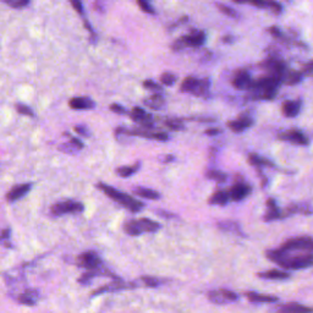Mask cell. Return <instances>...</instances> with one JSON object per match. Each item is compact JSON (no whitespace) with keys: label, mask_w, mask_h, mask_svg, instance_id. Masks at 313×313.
Returning <instances> with one entry per match:
<instances>
[{"label":"cell","mask_w":313,"mask_h":313,"mask_svg":"<svg viewBox=\"0 0 313 313\" xmlns=\"http://www.w3.org/2000/svg\"><path fill=\"white\" fill-rule=\"evenodd\" d=\"M267 257L285 269H304L313 266V253L306 252L304 255L291 256L283 252L279 248L267 252Z\"/></svg>","instance_id":"6da1fadb"},{"label":"cell","mask_w":313,"mask_h":313,"mask_svg":"<svg viewBox=\"0 0 313 313\" xmlns=\"http://www.w3.org/2000/svg\"><path fill=\"white\" fill-rule=\"evenodd\" d=\"M280 84V81L278 78L267 75L251 82L247 91L250 92V96L253 99L271 101V99L275 98L276 92H278Z\"/></svg>","instance_id":"7a4b0ae2"},{"label":"cell","mask_w":313,"mask_h":313,"mask_svg":"<svg viewBox=\"0 0 313 313\" xmlns=\"http://www.w3.org/2000/svg\"><path fill=\"white\" fill-rule=\"evenodd\" d=\"M99 190H101L103 194L107 195L109 198H112L113 201L117 202L119 204H121L122 207H125L126 209H129L132 213H138L140 210L143 209V203L140 202L138 199L133 198L130 195L125 194V192L119 191V190L114 189L113 186H109L107 184H98L97 185Z\"/></svg>","instance_id":"3957f363"},{"label":"cell","mask_w":313,"mask_h":313,"mask_svg":"<svg viewBox=\"0 0 313 313\" xmlns=\"http://www.w3.org/2000/svg\"><path fill=\"white\" fill-rule=\"evenodd\" d=\"M161 225L148 218H141V219H132L125 223L124 232L131 236H140L145 233H156L160 230Z\"/></svg>","instance_id":"277c9868"},{"label":"cell","mask_w":313,"mask_h":313,"mask_svg":"<svg viewBox=\"0 0 313 313\" xmlns=\"http://www.w3.org/2000/svg\"><path fill=\"white\" fill-rule=\"evenodd\" d=\"M206 38L207 36L203 31H192L189 35L176 39L171 48H173V50H175V52H180L181 49H184V48L186 47H201V45L204 44V42H206Z\"/></svg>","instance_id":"5b68a950"},{"label":"cell","mask_w":313,"mask_h":313,"mask_svg":"<svg viewBox=\"0 0 313 313\" xmlns=\"http://www.w3.org/2000/svg\"><path fill=\"white\" fill-rule=\"evenodd\" d=\"M84 210L83 203L78 201H73V199H65V201L58 202V203L53 204L50 208V213L54 217H63L66 214H78Z\"/></svg>","instance_id":"8992f818"},{"label":"cell","mask_w":313,"mask_h":313,"mask_svg":"<svg viewBox=\"0 0 313 313\" xmlns=\"http://www.w3.org/2000/svg\"><path fill=\"white\" fill-rule=\"evenodd\" d=\"M117 135H126V136H137V137H143V138H150V140H156L161 141V142H165L169 140V135L163 131H151L147 129H136V130H130L125 129V127H119V129L115 130Z\"/></svg>","instance_id":"52a82bcc"},{"label":"cell","mask_w":313,"mask_h":313,"mask_svg":"<svg viewBox=\"0 0 313 313\" xmlns=\"http://www.w3.org/2000/svg\"><path fill=\"white\" fill-rule=\"evenodd\" d=\"M284 252H292V251H305V252L313 253V237L310 236H300V237L290 238L280 247Z\"/></svg>","instance_id":"ba28073f"},{"label":"cell","mask_w":313,"mask_h":313,"mask_svg":"<svg viewBox=\"0 0 313 313\" xmlns=\"http://www.w3.org/2000/svg\"><path fill=\"white\" fill-rule=\"evenodd\" d=\"M208 299L215 305H225L228 302H235L238 300V295L230 290L220 289L208 292Z\"/></svg>","instance_id":"9c48e42d"},{"label":"cell","mask_w":313,"mask_h":313,"mask_svg":"<svg viewBox=\"0 0 313 313\" xmlns=\"http://www.w3.org/2000/svg\"><path fill=\"white\" fill-rule=\"evenodd\" d=\"M278 137L279 140L285 141V142L294 143V145H299V146H307L310 143L309 137H307V136L300 130L284 131V132L279 133Z\"/></svg>","instance_id":"30bf717a"},{"label":"cell","mask_w":313,"mask_h":313,"mask_svg":"<svg viewBox=\"0 0 313 313\" xmlns=\"http://www.w3.org/2000/svg\"><path fill=\"white\" fill-rule=\"evenodd\" d=\"M130 117H131V119L133 120V121L137 122V124H140V125H142V129L151 130L153 126H155L152 114L145 112L142 108H140V107L133 108L132 112H131V114H130Z\"/></svg>","instance_id":"8fae6325"},{"label":"cell","mask_w":313,"mask_h":313,"mask_svg":"<svg viewBox=\"0 0 313 313\" xmlns=\"http://www.w3.org/2000/svg\"><path fill=\"white\" fill-rule=\"evenodd\" d=\"M274 312L275 313H313V309H311V307L304 306V305L291 302V304L278 305V306L274 309Z\"/></svg>","instance_id":"7c38bea8"},{"label":"cell","mask_w":313,"mask_h":313,"mask_svg":"<svg viewBox=\"0 0 313 313\" xmlns=\"http://www.w3.org/2000/svg\"><path fill=\"white\" fill-rule=\"evenodd\" d=\"M39 296L40 295L38 290L28 287V289H25L21 294H19L17 301L22 305H26V306H35L39 300Z\"/></svg>","instance_id":"4fadbf2b"},{"label":"cell","mask_w":313,"mask_h":313,"mask_svg":"<svg viewBox=\"0 0 313 313\" xmlns=\"http://www.w3.org/2000/svg\"><path fill=\"white\" fill-rule=\"evenodd\" d=\"M32 189V185L31 184H21V185H17V186L12 187L6 195V199L9 202H16L19 199L24 198L25 196L31 191Z\"/></svg>","instance_id":"5bb4252c"},{"label":"cell","mask_w":313,"mask_h":313,"mask_svg":"<svg viewBox=\"0 0 313 313\" xmlns=\"http://www.w3.org/2000/svg\"><path fill=\"white\" fill-rule=\"evenodd\" d=\"M252 125L253 120L252 117H250L248 115H241L238 119L228 122V127H229L230 130L234 131V132H242V131L247 130L248 127H251Z\"/></svg>","instance_id":"9a60e30c"},{"label":"cell","mask_w":313,"mask_h":313,"mask_svg":"<svg viewBox=\"0 0 313 313\" xmlns=\"http://www.w3.org/2000/svg\"><path fill=\"white\" fill-rule=\"evenodd\" d=\"M250 194H251V187L248 186V185L242 184V183L234 185L229 191L230 199H233V201H236V202L245 199Z\"/></svg>","instance_id":"2e32d148"},{"label":"cell","mask_w":313,"mask_h":313,"mask_svg":"<svg viewBox=\"0 0 313 313\" xmlns=\"http://www.w3.org/2000/svg\"><path fill=\"white\" fill-rule=\"evenodd\" d=\"M251 82H252V78H251L250 74L246 70H241L233 78V86L236 89H240V91H247Z\"/></svg>","instance_id":"e0dca14e"},{"label":"cell","mask_w":313,"mask_h":313,"mask_svg":"<svg viewBox=\"0 0 313 313\" xmlns=\"http://www.w3.org/2000/svg\"><path fill=\"white\" fill-rule=\"evenodd\" d=\"M301 109V102L300 101H286L284 102L281 110L286 117H295L299 115Z\"/></svg>","instance_id":"ac0fdd59"},{"label":"cell","mask_w":313,"mask_h":313,"mask_svg":"<svg viewBox=\"0 0 313 313\" xmlns=\"http://www.w3.org/2000/svg\"><path fill=\"white\" fill-rule=\"evenodd\" d=\"M70 107L76 110H83V109H92L94 108V102L88 97H78V98H73L69 102Z\"/></svg>","instance_id":"d6986e66"},{"label":"cell","mask_w":313,"mask_h":313,"mask_svg":"<svg viewBox=\"0 0 313 313\" xmlns=\"http://www.w3.org/2000/svg\"><path fill=\"white\" fill-rule=\"evenodd\" d=\"M247 299L253 304H274L278 301V297L272 296V295L257 294V292H247L246 294Z\"/></svg>","instance_id":"ffe728a7"},{"label":"cell","mask_w":313,"mask_h":313,"mask_svg":"<svg viewBox=\"0 0 313 313\" xmlns=\"http://www.w3.org/2000/svg\"><path fill=\"white\" fill-rule=\"evenodd\" d=\"M267 204H268V210H267L264 220H267V222H272V220H276V219H279V218L284 217L283 213H281V210L279 209L278 204L275 203V201H274L273 198L268 199Z\"/></svg>","instance_id":"44dd1931"},{"label":"cell","mask_w":313,"mask_h":313,"mask_svg":"<svg viewBox=\"0 0 313 313\" xmlns=\"http://www.w3.org/2000/svg\"><path fill=\"white\" fill-rule=\"evenodd\" d=\"M258 276L262 279H268V280H285L290 278V274L286 272L279 271V269H272V271L258 273Z\"/></svg>","instance_id":"7402d4cb"},{"label":"cell","mask_w":313,"mask_h":313,"mask_svg":"<svg viewBox=\"0 0 313 313\" xmlns=\"http://www.w3.org/2000/svg\"><path fill=\"white\" fill-rule=\"evenodd\" d=\"M302 78H304L302 73H300V71H296V70H289V69H287L285 74L283 75V78H281V83H286V84H290V86H294V84L300 83Z\"/></svg>","instance_id":"603a6c76"},{"label":"cell","mask_w":313,"mask_h":313,"mask_svg":"<svg viewBox=\"0 0 313 313\" xmlns=\"http://www.w3.org/2000/svg\"><path fill=\"white\" fill-rule=\"evenodd\" d=\"M129 287H132V285H127L126 283H124V281H121L119 279V280H115L114 283L108 284V285H105L103 287H101V289L96 290V291H94V295H101V294H104V292L119 291V290L129 289Z\"/></svg>","instance_id":"cb8c5ba5"},{"label":"cell","mask_w":313,"mask_h":313,"mask_svg":"<svg viewBox=\"0 0 313 313\" xmlns=\"http://www.w3.org/2000/svg\"><path fill=\"white\" fill-rule=\"evenodd\" d=\"M230 196L228 191H217L215 194L212 195V197L209 198V203L214 204V206H225V204L229 203Z\"/></svg>","instance_id":"d4e9b609"},{"label":"cell","mask_w":313,"mask_h":313,"mask_svg":"<svg viewBox=\"0 0 313 313\" xmlns=\"http://www.w3.org/2000/svg\"><path fill=\"white\" fill-rule=\"evenodd\" d=\"M145 104L153 110H160L161 108L165 105V101H164V98L161 94L156 93V94H153V96H151L150 98L145 99Z\"/></svg>","instance_id":"484cf974"},{"label":"cell","mask_w":313,"mask_h":313,"mask_svg":"<svg viewBox=\"0 0 313 313\" xmlns=\"http://www.w3.org/2000/svg\"><path fill=\"white\" fill-rule=\"evenodd\" d=\"M218 228H219V229H222L223 232L234 233V234H237V235H243L240 225H238L237 223L232 222V220H227V222L218 223Z\"/></svg>","instance_id":"4316f807"},{"label":"cell","mask_w":313,"mask_h":313,"mask_svg":"<svg viewBox=\"0 0 313 313\" xmlns=\"http://www.w3.org/2000/svg\"><path fill=\"white\" fill-rule=\"evenodd\" d=\"M133 192H135L137 196L142 197V198H147V199H159L160 198V194H159L158 191H156V190H152V189H146V187H136V189L133 190Z\"/></svg>","instance_id":"83f0119b"},{"label":"cell","mask_w":313,"mask_h":313,"mask_svg":"<svg viewBox=\"0 0 313 313\" xmlns=\"http://www.w3.org/2000/svg\"><path fill=\"white\" fill-rule=\"evenodd\" d=\"M210 88V79L209 78H198V82L196 84V88H195L194 93L197 97H203L206 96L209 92Z\"/></svg>","instance_id":"f1b7e54d"},{"label":"cell","mask_w":313,"mask_h":313,"mask_svg":"<svg viewBox=\"0 0 313 313\" xmlns=\"http://www.w3.org/2000/svg\"><path fill=\"white\" fill-rule=\"evenodd\" d=\"M248 163L252 164V165H255V166H260V168H262V166H274L273 161L269 160V159H267V158H264V156L255 155V153H252V155L248 156Z\"/></svg>","instance_id":"f546056e"},{"label":"cell","mask_w":313,"mask_h":313,"mask_svg":"<svg viewBox=\"0 0 313 313\" xmlns=\"http://www.w3.org/2000/svg\"><path fill=\"white\" fill-rule=\"evenodd\" d=\"M197 82H198V78H194V76H189V78H186L183 82H181L180 89L183 92H186V93L192 94L194 93L195 88H196Z\"/></svg>","instance_id":"4dcf8cb0"},{"label":"cell","mask_w":313,"mask_h":313,"mask_svg":"<svg viewBox=\"0 0 313 313\" xmlns=\"http://www.w3.org/2000/svg\"><path fill=\"white\" fill-rule=\"evenodd\" d=\"M140 166H141L140 163H136L135 165H131V166H121V168L117 169V173L119 174L121 178H129V176L133 175L135 173H137Z\"/></svg>","instance_id":"1f68e13d"},{"label":"cell","mask_w":313,"mask_h":313,"mask_svg":"<svg viewBox=\"0 0 313 313\" xmlns=\"http://www.w3.org/2000/svg\"><path fill=\"white\" fill-rule=\"evenodd\" d=\"M287 210V214H295V213H302V214H311L313 212L311 206L309 204H294V206H290Z\"/></svg>","instance_id":"d6a6232c"},{"label":"cell","mask_w":313,"mask_h":313,"mask_svg":"<svg viewBox=\"0 0 313 313\" xmlns=\"http://www.w3.org/2000/svg\"><path fill=\"white\" fill-rule=\"evenodd\" d=\"M164 125L168 126L170 130H174V131H180L185 129L184 121L180 119H166L164 120Z\"/></svg>","instance_id":"836d02e7"},{"label":"cell","mask_w":313,"mask_h":313,"mask_svg":"<svg viewBox=\"0 0 313 313\" xmlns=\"http://www.w3.org/2000/svg\"><path fill=\"white\" fill-rule=\"evenodd\" d=\"M0 245L5 247H11V229L6 228L0 232Z\"/></svg>","instance_id":"e575fe53"},{"label":"cell","mask_w":313,"mask_h":313,"mask_svg":"<svg viewBox=\"0 0 313 313\" xmlns=\"http://www.w3.org/2000/svg\"><path fill=\"white\" fill-rule=\"evenodd\" d=\"M207 178L218 181V183H224V181L228 179V175L219 170H209L208 173H207Z\"/></svg>","instance_id":"d590c367"},{"label":"cell","mask_w":313,"mask_h":313,"mask_svg":"<svg viewBox=\"0 0 313 313\" xmlns=\"http://www.w3.org/2000/svg\"><path fill=\"white\" fill-rule=\"evenodd\" d=\"M217 7L219 9L220 12H223L224 15H227V16L232 17V19H237V11H236L235 9H233V7L228 6V5H224V4H217Z\"/></svg>","instance_id":"8d00e7d4"},{"label":"cell","mask_w":313,"mask_h":313,"mask_svg":"<svg viewBox=\"0 0 313 313\" xmlns=\"http://www.w3.org/2000/svg\"><path fill=\"white\" fill-rule=\"evenodd\" d=\"M266 9H269L272 12H274V14L276 15L283 12V6H281V4H279L278 1H275V0H267Z\"/></svg>","instance_id":"74e56055"},{"label":"cell","mask_w":313,"mask_h":313,"mask_svg":"<svg viewBox=\"0 0 313 313\" xmlns=\"http://www.w3.org/2000/svg\"><path fill=\"white\" fill-rule=\"evenodd\" d=\"M2 1L9 6L14 7V9H22V7H26L30 4L31 0H2Z\"/></svg>","instance_id":"f35d334b"},{"label":"cell","mask_w":313,"mask_h":313,"mask_svg":"<svg viewBox=\"0 0 313 313\" xmlns=\"http://www.w3.org/2000/svg\"><path fill=\"white\" fill-rule=\"evenodd\" d=\"M268 31H269V33H271V35L273 36L274 38H276L278 40H281V42H286V43L290 42L289 38H287L286 36L284 35V33L281 32V31L279 30L278 27H271Z\"/></svg>","instance_id":"ab89813d"},{"label":"cell","mask_w":313,"mask_h":313,"mask_svg":"<svg viewBox=\"0 0 313 313\" xmlns=\"http://www.w3.org/2000/svg\"><path fill=\"white\" fill-rule=\"evenodd\" d=\"M176 79H178V78L171 73H164L163 75L160 76L161 83L165 84V86H173L176 82Z\"/></svg>","instance_id":"60d3db41"},{"label":"cell","mask_w":313,"mask_h":313,"mask_svg":"<svg viewBox=\"0 0 313 313\" xmlns=\"http://www.w3.org/2000/svg\"><path fill=\"white\" fill-rule=\"evenodd\" d=\"M137 4L138 6H140V9L142 10L143 12H146V14H150V15L156 14L155 9L152 7V5H150V2H148L147 0H137Z\"/></svg>","instance_id":"b9f144b4"},{"label":"cell","mask_w":313,"mask_h":313,"mask_svg":"<svg viewBox=\"0 0 313 313\" xmlns=\"http://www.w3.org/2000/svg\"><path fill=\"white\" fill-rule=\"evenodd\" d=\"M141 281H142L146 286H150V287H156L158 285H160L161 283L159 279L155 278V276H142V278H141Z\"/></svg>","instance_id":"7bdbcfd3"},{"label":"cell","mask_w":313,"mask_h":313,"mask_svg":"<svg viewBox=\"0 0 313 313\" xmlns=\"http://www.w3.org/2000/svg\"><path fill=\"white\" fill-rule=\"evenodd\" d=\"M16 110L22 115H27V117H35V113H33V110L31 109L28 105H25L22 103H17Z\"/></svg>","instance_id":"ee69618b"},{"label":"cell","mask_w":313,"mask_h":313,"mask_svg":"<svg viewBox=\"0 0 313 313\" xmlns=\"http://www.w3.org/2000/svg\"><path fill=\"white\" fill-rule=\"evenodd\" d=\"M143 87H145L146 89H150V91H160L161 89L160 84L156 83L152 79H146V81L143 82Z\"/></svg>","instance_id":"f6af8a7d"},{"label":"cell","mask_w":313,"mask_h":313,"mask_svg":"<svg viewBox=\"0 0 313 313\" xmlns=\"http://www.w3.org/2000/svg\"><path fill=\"white\" fill-rule=\"evenodd\" d=\"M59 148H60V151H63L64 153H73L75 152V151H78V148L76 147V146H74L71 142L64 143V145H61Z\"/></svg>","instance_id":"bcb514c9"},{"label":"cell","mask_w":313,"mask_h":313,"mask_svg":"<svg viewBox=\"0 0 313 313\" xmlns=\"http://www.w3.org/2000/svg\"><path fill=\"white\" fill-rule=\"evenodd\" d=\"M71 5L74 6V9L78 12L81 16H84V10H83V4H82V0H70Z\"/></svg>","instance_id":"7dc6e473"},{"label":"cell","mask_w":313,"mask_h":313,"mask_svg":"<svg viewBox=\"0 0 313 313\" xmlns=\"http://www.w3.org/2000/svg\"><path fill=\"white\" fill-rule=\"evenodd\" d=\"M110 110H112V112H114V113H117V114H126V109H125L124 107H122V105H120V104H117V103H114V104H112L110 105Z\"/></svg>","instance_id":"c3c4849f"},{"label":"cell","mask_w":313,"mask_h":313,"mask_svg":"<svg viewBox=\"0 0 313 313\" xmlns=\"http://www.w3.org/2000/svg\"><path fill=\"white\" fill-rule=\"evenodd\" d=\"M302 75H313V60L305 66L302 70Z\"/></svg>","instance_id":"681fc988"},{"label":"cell","mask_w":313,"mask_h":313,"mask_svg":"<svg viewBox=\"0 0 313 313\" xmlns=\"http://www.w3.org/2000/svg\"><path fill=\"white\" fill-rule=\"evenodd\" d=\"M75 131L78 133H79V135H82V136H88L89 135V132H88V129H87V127H84V126H76L75 127Z\"/></svg>","instance_id":"f907efd6"},{"label":"cell","mask_w":313,"mask_h":313,"mask_svg":"<svg viewBox=\"0 0 313 313\" xmlns=\"http://www.w3.org/2000/svg\"><path fill=\"white\" fill-rule=\"evenodd\" d=\"M220 132H222V130H220V129H208V130H206V135H208V136H217V135H219Z\"/></svg>","instance_id":"816d5d0a"},{"label":"cell","mask_w":313,"mask_h":313,"mask_svg":"<svg viewBox=\"0 0 313 313\" xmlns=\"http://www.w3.org/2000/svg\"><path fill=\"white\" fill-rule=\"evenodd\" d=\"M234 2H237V4H245V2H251V4L253 5V2L256 1V0H233Z\"/></svg>","instance_id":"f5cc1de1"},{"label":"cell","mask_w":313,"mask_h":313,"mask_svg":"<svg viewBox=\"0 0 313 313\" xmlns=\"http://www.w3.org/2000/svg\"><path fill=\"white\" fill-rule=\"evenodd\" d=\"M223 40H224V42H232L233 38L232 37H224L223 38Z\"/></svg>","instance_id":"db71d44e"}]
</instances>
